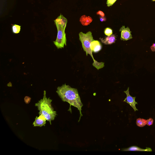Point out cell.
<instances>
[{
    "instance_id": "6da1fadb",
    "label": "cell",
    "mask_w": 155,
    "mask_h": 155,
    "mask_svg": "<svg viewBox=\"0 0 155 155\" xmlns=\"http://www.w3.org/2000/svg\"><path fill=\"white\" fill-rule=\"evenodd\" d=\"M56 92L63 101L67 102L70 104V107L68 110L71 113V106L77 108L79 111L80 114L78 121L79 122L83 116L81 110L83 104L81 101L77 89L72 88L65 84L61 86L57 87Z\"/></svg>"
},
{
    "instance_id": "7a4b0ae2",
    "label": "cell",
    "mask_w": 155,
    "mask_h": 155,
    "mask_svg": "<svg viewBox=\"0 0 155 155\" xmlns=\"http://www.w3.org/2000/svg\"><path fill=\"white\" fill-rule=\"evenodd\" d=\"M52 100L50 97L47 98L46 96V91H44L42 99L35 104L38 108L39 115L42 114L51 124V121L53 120L57 115L56 112L54 110L51 105Z\"/></svg>"
},
{
    "instance_id": "3957f363",
    "label": "cell",
    "mask_w": 155,
    "mask_h": 155,
    "mask_svg": "<svg viewBox=\"0 0 155 155\" xmlns=\"http://www.w3.org/2000/svg\"><path fill=\"white\" fill-rule=\"evenodd\" d=\"M79 40L81 41L84 51L86 52V55L89 54L92 58L93 63L92 65L97 70L103 68L104 65V63L98 62L94 59L92 54V51L90 48V44L91 41L94 40L93 38L92 33L90 31L87 32L86 33H84L81 32L79 34Z\"/></svg>"
},
{
    "instance_id": "277c9868",
    "label": "cell",
    "mask_w": 155,
    "mask_h": 155,
    "mask_svg": "<svg viewBox=\"0 0 155 155\" xmlns=\"http://www.w3.org/2000/svg\"><path fill=\"white\" fill-rule=\"evenodd\" d=\"M57 28L58 33L56 40L54 43L58 48L64 47L66 45V38L65 29L67 22V19L61 14L54 20Z\"/></svg>"
},
{
    "instance_id": "5b68a950",
    "label": "cell",
    "mask_w": 155,
    "mask_h": 155,
    "mask_svg": "<svg viewBox=\"0 0 155 155\" xmlns=\"http://www.w3.org/2000/svg\"><path fill=\"white\" fill-rule=\"evenodd\" d=\"M124 92L126 94L127 97L123 101L128 104L133 108L134 111L138 110L136 107V104H137V103L135 101L136 97H133L130 95L129 87H128L126 91H124Z\"/></svg>"
},
{
    "instance_id": "8992f818",
    "label": "cell",
    "mask_w": 155,
    "mask_h": 155,
    "mask_svg": "<svg viewBox=\"0 0 155 155\" xmlns=\"http://www.w3.org/2000/svg\"><path fill=\"white\" fill-rule=\"evenodd\" d=\"M121 31L120 39L122 40L127 41L132 39L133 38L131 34V31L128 27L125 28L124 26H123L120 29Z\"/></svg>"
},
{
    "instance_id": "52a82bcc",
    "label": "cell",
    "mask_w": 155,
    "mask_h": 155,
    "mask_svg": "<svg viewBox=\"0 0 155 155\" xmlns=\"http://www.w3.org/2000/svg\"><path fill=\"white\" fill-rule=\"evenodd\" d=\"M46 120V119L43 115H39V117H36L33 125L34 127H41L43 126H45Z\"/></svg>"
},
{
    "instance_id": "ba28073f",
    "label": "cell",
    "mask_w": 155,
    "mask_h": 155,
    "mask_svg": "<svg viewBox=\"0 0 155 155\" xmlns=\"http://www.w3.org/2000/svg\"><path fill=\"white\" fill-rule=\"evenodd\" d=\"M90 48L93 52L97 53L101 50L102 46L99 41L94 40L91 42Z\"/></svg>"
},
{
    "instance_id": "9c48e42d",
    "label": "cell",
    "mask_w": 155,
    "mask_h": 155,
    "mask_svg": "<svg viewBox=\"0 0 155 155\" xmlns=\"http://www.w3.org/2000/svg\"><path fill=\"white\" fill-rule=\"evenodd\" d=\"M99 39L104 44L109 45L115 43L116 40V36L115 35L112 34L110 36H107L104 39L100 38Z\"/></svg>"
},
{
    "instance_id": "30bf717a",
    "label": "cell",
    "mask_w": 155,
    "mask_h": 155,
    "mask_svg": "<svg viewBox=\"0 0 155 155\" xmlns=\"http://www.w3.org/2000/svg\"><path fill=\"white\" fill-rule=\"evenodd\" d=\"M122 151H151L152 149L149 147H146V149H143L136 146H132L127 148H124L122 149Z\"/></svg>"
},
{
    "instance_id": "8fae6325",
    "label": "cell",
    "mask_w": 155,
    "mask_h": 155,
    "mask_svg": "<svg viewBox=\"0 0 155 155\" xmlns=\"http://www.w3.org/2000/svg\"><path fill=\"white\" fill-rule=\"evenodd\" d=\"M92 19L90 16H86L83 15L80 18V21L83 25L87 26L92 21Z\"/></svg>"
},
{
    "instance_id": "7c38bea8",
    "label": "cell",
    "mask_w": 155,
    "mask_h": 155,
    "mask_svg": "<svg viewBox=\"0 0 155 155\" xmlns=\"http://www.w3.org/2000/svg\"><path fill=\"white\" fill-rule=\"evenodd\" d=\"M137 126L142 127L145 126L146 124V120L142 118H138L136 121Z\"/></svg>"
},
{
    "instance_id": "4fadbf2b",
    "label": "cell",
    "mask_w": 155,
    "mask_h": 155,
    "mask_svg": "<svg viewBox=\"0 0 155 155\" xmlns=\"http://www.w3.org/2000/svg\"><path fill=\"white\" fill-rule=\"evenodd\" d=\"M20 26L16 24L12 25V32L15 34L19 33L20 30Z\"/></svg>"
},
{
    "instance_id": "5bb4252c",
    "label": "cell",
    "mask_w": 155,
    "mask_h": 155,
    "mask_svg": "<svg viewBox=\"0 0 155 155\" xmlns=\"http://www.w3.org/2000/svg\"><path fill=\"white\" fill-rule=\"evenodd\" d=\"M104 33L105 35L107 36H110L113 34L112 30L109 28H106L104 30Z\"/></svg>"
},
{
    "instance_id": "9a60e30c",
    "label": "cell",
    "mask_w": 155,
    "mask_h": 155,
    "mask_svg": "<svg viewBox=\"0 0 155 155\" xmlns=\"http://www.w3.org/2000/svg\"><path fill=\"white\" fill-rule=\"evenodd\" d=\"M117 0H107V6L110 7L112 6L115 2Z\"/></svg>"
},
{
    "instance_id": "2e32d148",
    "label": "cell",
    "mask_w": 155,
    "mask_h": 155,
    "mask_svg": "<svg viewBox=\"0 0 155 155\" xmlns=\"http://www.w3.org/2000/svg\"><path fill=\"white\" fill-rule=\"evenodd\" d=\"M153 119L151 118H150L146 120V124L149 126L153 124Z\"/></svg>"
},
{
    "instance_id": "e0dca14e",
    "label": "cell",
    "mask_w": 155,
    "mask_h": 155,
    "mask_svg": "<svg viewBox=\"0 0 155 155\" xmlns=\"http://www.w3.org/2000/svg\"><path fill=\"white\" fill-rule=\"evenodd\" d=\"M97 15H101V17H104L105 16L104 14V13L101 11H99L97 12Z\"/></svg>"
},
{
    "instance_id": "ac0fdd59",
    "label": "cell",
    "mask_w": 155,
    "mask_h": 155,
    "mask_svg": "<svg viewBox=\"0 0 155 155\" xmlns=\"http://www.w3.org/2000/svg\"><path fill=\"white\" fill-rule=\"evenodd\" d=\"M150 48L152 51H155V43H153V45L150 47Z\"/></svg>"
},
{
    "instance_id": "d6986e66",
    "label": "cell",
    "mask_w": 155,
    "mask_h": 155,
    "mask_svg": "<svg viewBox=\"0 0 155 155\" xmlns=\"http://www.w3.org/2000/svg\"><path fill=\"white\" fill-rule=\"evenodd\" d=\"M100 20L101 21L103 22L106 21V18L105 17L101 16L100 17Z\"/></svg>"
},
{
    "instance_id": "ffe728a7",
    "label": "cell",
    "mask_w": 155,
    "mask_h": 155,
    "mask_svg": "<svg viewBox=\"0 0 155 155\" xmlns=\"http://www.w3.org/2000/svg\"><path fill=\"white\" fill-rule=\"evenodd\" d=\"M152 1H155V0H152Z\"/></svg>"
}]
</instances>
